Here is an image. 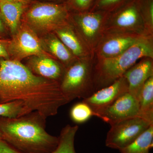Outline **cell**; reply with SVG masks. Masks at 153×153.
Returning <instances> with one entry per match:
<instances>
[{
    "label": "cell",
    "instance_id": "9a60e30c",
    "mask_svg": "<svg viewBox=\"0 0 153 153\" xmlns=\"http://www.w3.org/2000/svg\"><path fill=\"white\" fill-rule=\"evenodd\" d=\"M26 66L37 76L59 82V79L63 74L61 66L49 56H32Z\"/></svg>",
    "mask_w": 153,
    "mask_h": 153
},
{
    "label": "cell",
    "instance_id": "e0dca14e",
    "mask_svg": "<svg viewBox=\"0 0 153 153\" xmlns=\"http://www.w3.org/2000/svg\"><path fill=\"white\" fill-rule=\"evenodd\" d=\"M55 32L57 37L73 55L78 57L87 55L86 49L70 27L66 25L57 28Z\"/></svg>",
    "mask_w": 153,
    "mask_h": 153
},
{
    "label": "cell",
    "instance_id": "ac0fdd59",
    "mask_svg": "<svg viewBox=\"0 0 153 153\" xmlns=\"http://www.w3.org/2000/svg\"><path fill=\"white\" fill-rule=\"evenodd\" d=\"M138 116L153 123V76L143 85L139 98Z\"/></svg>",
    "mask_w": 153,
    "mask_h": 153
},
{
    "label": "cell",
    "instance_id": "d6986e66",
    "mask_svg": "<svg viewBox=\"0 0 153 153\" xmlns=\"http://www.w3.org/2000/svg\"><path fill=\"white\" fill-rule=\"evenodd\" d=\"M41 42L43 47L65 64L70 63L73 59V54L57 36L49 35Z\"/></svg>",
    "mask_w": 153,
    "mask_h": 153
},
{
    "label": "cell",
    "instance_id": "484cf974",
    "mask_svg": "<svg viewBox=\"0 0 153 153\" xmlns=\"http://www.w3.org/2000/svg\"><path fill=\"white\" fill-rule=\"evenodd\" d=\"M7 29L0 17V39H3L5 37Z\"/></svg>",
    "mask_w": 153,
    "mask_h": 153
},
{
    "label": "cell",
    "instance_id": "5bb4252c",
    "mask_svg": "<svg viewBox=\"0 0 153 153\" xmlns=\"http://www.w3.org/2000/svg\"><path fill=\"white\" fill-rule=\"evenodd\" d=\"M29 5L16 0H0V17L12 36L19 29L23 13Z\"/></svg>",
    "mask_w": 153,
    "mask_h": 153
},
{
    "label": "cell",
    "instance_id": "7a4b0ae2",
    "mask_svg": "<svg viewBox=\"0 0 153 153\" xmlns=\"http://www.w3.org/2000/svg\"><path fill=\"white\" fill-rule=\"evenodd\" d=\"M47 118L36 111L16 118L0 117L1 138L22 153H51L59 137L46 131Z\"/></svg>",
    "mask_w": 153,
    "mask_h": 153
},
{
    "label": "cell",
    "instance_id": "30bf717a",
    "mask_svg": "<svg viewBox=\"0 0 153 153\" xmlns=\"http://www.w3.org/2000/svg\"><path fill=\"white\" fill-rule=\"evenodd\" d=\"M139 100L127 91L101 113L97 117L110 125L128 118L138 116Z\"/></svg>",
    "mask_w": 153,
    "mask_h": 153
},
{
    "label": "cell",
    "instance_id": "44dd1931",
    "mask_svg": "<svg viewBox=\"0 0 153 153\" xmlns=\"http://www.w3.org/2000/svg\"><path fill=\"white\" fill-rule=\"evenodd\" d=\"M32 112L20 101H14L0 104V117L8 118L19 117Z\"/></svg>",
    "mask_w": 153,
    "mask_h": 153
},
{
    "label": "cell",
    "instance_id": "ffe728a7",
    "mask_svg": "<svg viewBox=\"0 0 153 153\" xmlns=\"http://www.w3.org/2000/svg\"><path fill=\"white\" fill-rule=\"evenodd\" d=\"M153 141V124H152L133 142L119 151L120 153H150Z\"/></svg>",
    "mask_w": 153,
    "mask_h": 153
},
{
    "label": "cell",
    "instance_id": "cb8c5ba5",
    "mask_svg": "<svg viewBox=\"0 0 153 153\" xmlns=\"http://www.w3.org/2000/svg\"><path fill=\"white\" fill-rule=\"evenodd\" d=\"M94 0H67L65 3L71 13L89 11Z\"/></svg>",
    "mask_w": 153,
    "mask_h": 153
},
{
    "label": "cell",
    "instance_id": "3957f363",
    "mask_svg": "<svg viewBox=\"0 0 153 153\" xmlns=\"http://www.w3.org/2000/svg\"><path fill=\"white\" fill-rule=\"evenodd\" d=\"M153 57L152 40L151 36L146 35L142 36L120 55L110 58H99L94 79L97 90L123 76L140 59Z\"/></svg>",
    "mask_w": 153,
    "mask_h": 153
},
{
    "label": "cell",
    "instance_id": "ba28073f",
    "mask_svg": "<svg viewBox=\"0 0 153 153\" xmlns=\"http://www.w3.org/2000/svg\"><path fill=\"white\" fill-rule=\"evenodd\" d=\"M152 124L153 123L139 116L112 124L107 134L105 145L119 150L133 142Z\"/></svg>",
    "mask_w": 153,
    "mask_h": 153
},
{
    "label": "cell",
    "instance_id": "8992f818",
    "mask_svg": "<svg viewBox=\"0 0 153 153\" xmlns=\"http://www.w3.org/2000/svg\"><path fill=\"white\" fill-rule=\"evenodd\" d=\"M22 23L11 40H6V49L9 59L20 61L33 56L52 57L43 47L37 34L26 23Z\"/></svg>",
    "mask_w": 153,
    "mask_h": 153
},
{
    "label": "cell",
    "instance_id": "6da1fadb",
    "mask_svg": "<svg viewBox=\"0 0 153 153\" xmlns=\"http://www.w3.org/2000/svg\"><path fill=\"white\" fill-rule=\"evenodd\" d=\"M22 101L31 111L47 118L68 102L60 82L33 74L20 61L0 60V104Z\"/></svg>",
    "mask_w": 153,
    "mask_h": 153
},
{
    "label": "cell",
    "instance_id": "277c9868",
    "mask_svg": "<svg viewBox=\"0 0 153 153\" xmlns=\"http://www.w3.org/2000/svg\"><path fill=\"white\" fill-rule=\"evenodd\" d=\"M70 12L66 4L35 1L25 10L22 20L36 33H48L66 25Z\"/></svg>",
    "mask_w": 153,
    "mask_h": 153
},
{
    "label": "cell",
    "instance_id": "4fadbf2b",
    "mask_svg": "<svg viewBox=\"0 0 153 153\" xmlns=\"http://www.w3.org/2000/svg\"><path fill=\"white\" fill-rule=\"evenodd\" d=\"M153 58L146 57L134 64L123 75L128 85V91L139 100L143 85L153 76Z\"/></svg>",
    "mask_w": 153,
    "mask_h": 153
},
{
    "label": "cell",
    "instance_id": "603a6c76",
    "mask_svg": "<svg viewBox=\"0 0 153 153\" xmlns=\"http://www.w3.org/2000/svg\"><path fill=\"white\" fill-rule=\"evenodd\" d=\"M130 0H94L89 11L111 13Z\"/></svg>",
    "mask_w": 153,
    "mask_h": 153
},
{
    "label": "cell",
    "instance_id": "8fae6325",
    "mask_svg": "<svg viewBox=\"0 0 153 153\" xmlns=\"http://www.w3.org/2000/svg\"><path fill=\"white\" fill-rule=\"evenodd\" d=\"M73 17L89 46H93L100 33L103 23L108 13L102 11H85L71 13Z\"/></svg>",
    "mask_w": 153,
    "mask_h": 153
},
{
    "label": "cell",
    "instance_id": "4316f807",
    "mask_svg": "<svg viewBox=\"0 0 153 153\" xmlns=\"http://www.w3.org/2000/svg\"><path fill=\"white\" fill-rule=\"evenodd\" d=\"M36 1L45 2L55 3V4H64L67 1V0H36Z\"/></svg>",
    "mask_w": 153,
    "mask_h": 153
},
{
    "label": "cell",
    "instance_id": "f546056e",
    "mask_svg": "<svg viewBox=\"0 0 153 153\" xmlns=\"http://www.w3.org/2000/svg\"><path fill=\"white\" fill-rule=\"evenodd\" d=\"M1 58H1V57H0V60H1Z\"/></svg>",
    "mask_w": 153,
    "mask_h": 153
},
{
    "label": "cell",
    "instance_id": "7c38bea8",
    "mask_svg": "<svg viewBox=\"0 0 153 153\" xmlns=\"http://www.w3.org/2000/svg\"><path fill=\"white\" fill-rule=\"evenodd\" d=\"M100 44L98 53L100 58H110L120 55L131 46L142 36L134 33L112 32Z\"/></svg>",
    "mask_w": 153,
    "mask_h": 153
},
{
    "label": "cell",
    "instance_id": "f1b7e54d",
    "mask_svg": "<svg viewBox=\"0 0 153 153\" xmlns=\"http://www.w3.org/2000/svg\"><path fill=\"white\" fill-rule=\"evenodd\" d=\"M1 137V133H0V138Z\"/></svg>",
    "mask_w": 153,
    "mask_h": 153
},
{
    "label": "cell",
    "instance_id": "52a82bcc",
    "mask_svg": "<svg viewBox=\"0 0 153 153\" xmlns=\"http://www.w3.org/2000/svg\"><path fill=\"white\" fill-rule=\"evenodd\" d=\"M105 23H110L112 32L146 35L143 32L146 24L140 11L138 0H130L108 13Z\"/></svg>",
    "mask_w": 153,
    "mask_h": 153
},
{
    "label": "cell",
    "instance_id": "2e32d148",
    "mask_svg": "<svg viewBox=\"0 0 153 153\" xmlns=\"http://www.w3.org/2000/svg\"><path fill=\"white\" fill-rule=\"evenodd\" d=\"M78 130L77 126L67 125L61 130L59 143L56 149L51 153H76L74 147L75 136ZM0 153H22L11 146L0 138Z\"/></svg>",
    "mask_w": 153,
    "mask_h": 153
},
{
    "label": "cell",
    "instance_id": "7402d4cb",
    "mask_svg": "<svg viewBox=\"0 0 153 153\" xmlns=\"http://www.w3.org/2000/svg\"><path fill=\"white\" fill-rule=\"evenodd\" d=\"M70 116L75 123H82L94 116V113L90 107L82 101L76 103L71 108Z\"/></svg>",
    "mask_w": 153,
    "mask_h": 153
},
{
    "label": "cell",
    "instance_id": "9c48e42d",
    "mask_svg": "<svg viewBox=\"0 0 153 153\" xmlns=\"http://www.w3.org/2000/svg\"><path fill=\"white\" fill-rule=\"evenodd\" d=\"M127 91H128V85L123 76L111 85L96 91L87 98L83 99L82 101L90 107L94 113V116L97 117Z\"/></svg>",
    "mask_w": 153,
    "mask_h": 153
},
{
    "label": "cell",
    "instance_id": "d4e9b609",
    "mask_svg": "<svg viewBox=\"0 0 153 153\" xmlns=\"http://www.w3.org/2000/svg\"><path fill=\"white\" fill-rule=\"evenodd\" d=\"M0 57L9 59V57L6 49V40L0 39Z\"/></svg>",
    "mask_w": 153,
    "mask_h": 153
},
{
    "label": "cell",
    "instance_id": "83f0119b",
    "mask_svg": "<svg viewBox=\"0 0 153 153\" xmlns=\"http://www.w3.org/2000/svg\"><path fill=\"white\" fill-rule=\"evenodd\" d=\"M16 1H19L22 2L30 4L36 0H16Z\"/></svg>",
    "mask_w": 153,
    "mask_h": 153
},
{
    "label": "cell",
    "instance_id": "5b68a950",
    "mask_svg": "<svg viewBox=\"0 0 153 153\" xmlns=\"http://www.w3.org/2000/svg\"><path fill=\"white\" fill-rule=\"evenodd\" d=\"M91 74V67L87 60H79L68 66L60 84L69 102L76 98H87L94 92Z\"/></svg>",
    "mask_w": 153,
    "mask_h": 153
}]
</instances>
